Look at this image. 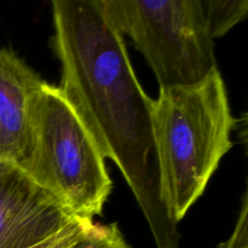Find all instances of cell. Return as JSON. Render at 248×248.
I'll return each mask as SVG.
<instances>
[{
  "mask_svg": "<svg viewBox=\"0 0 248 248\" xmlns=\"http://www.w3.org/2000/svg\"><path fill=\"white\" fill-rule=\"evenodd\" d=\"M58 89L132 190L157 248H179L164 201L152 123L153 99L138 82L124 36L103 0H50Z\"/></svg>",
  "mask_w": 248,
  "mask_h": 248,
  "instance_id": "obj_1",
  "label": "cell"
},
{
  "mask_svg": "<svg viewBox=\"0 0 248 248\" xmlns=\"http://www.w3.org/2000/svg\"><path fill=\"white\" fill-rule=\"evenodd\" d=\"M152 123L162 196L178 224L232 148L237 120L219 68L196 84L160 87Z\"/></svg>",
  "mask_w": 248,
  "mask_h": 248,
  "instance_id": "obj_2",
  "label": "cell"
},
{
  "mask_svg": "<svg viewBox=\"0 0 248 248\" xmlns=\"http://www.w3.org/2000/svg\"><path fill=\"white\" fill-rule=\"evenodd\" d=\"M69 248H131L118 224H94Z\"/></svg>",
  "mask_w": 248,
  "mask_h": 248,
  "instance_id": "obj_8",
  "label": "cell"
},
{
  "mask_svg": "<svg viewBox=\"0 0 248 248\" xmlns=\"http://www.w3.org/2000/svg\"><path fill=\"white\" fill-rule=\"evenodd\" d=\"M75 219L23 170L0 161V248H31Z\"/></svg>",
  "mask_w": 248,
  "mask_h": 248,
  "instance_id": "obj_5",
  "label": "cell"
},
{
  "mask_svg": "<svg viewBox=\"0 0 248 248\" xmlns=\"http://www.w3.org/2000/svg\"><path fill=\"white\" fill-rule=\"evenodd\" d=\"M203 17L211 38H223L246 19L248 0H201Z\"/></svg>",
  "mask_w": 248,
  "mask_h": 248,
  "instance_id": "obj_7",
  "label": "cell"
},
{
  "mask_svg": "<svg viewBox=\"0 0 248 248\" xmlns=\"http://www.w3.org/2000/svg\"><path fill=\"white\" fill-rule=\"evenodd\" d=\"M93 225V222L75 219L72 224L68 225L65 229L58 232L55 236L50 237L46 241L36 245L31 248H69L72 247L79 239H81L87 230Z\"/></svg>",
  "mask_w": 248,
  "mask_h": 248,
  "instance_id": "obj_9",
  "label": "cell"
},
{
  "mask_svg": "<svg viewBox=\"0 0 248 248\" xmlns=\"http://www.w3.org/2000/svg\"><path fill=\"white\" fill-rule=\"evenodd\" d=\"M220 248H248V194L247 191L242 198V205L240 208L239 218L234 228L232 236Z\"/></svg>",
  "mask_w": 248,
  "mask_h": 248,
  "instance_id": "obj_10",
  "label": "cell"
},
{
  "mask_svg": "<svg viewBox=\"0 0 248 248\" xmlns=\"http://www.w3.org/2000/svg\"><path fill=\"white\" fill-rule=\"evenodd\" d=\"M44 80L14 51L0 48V161L23 169L35 140V107Z\"/></svg>",
  "mask_w": 248,
  "mask_h": 248,
  "instance_id": "obj_6",
  "label": "cell"
},
{
  "mask_svg": "<svg viewBox=\"0 0 248 248\" xmlns=\"http://www.w3.org/2000/svg\"><path fill=\"white\" fill-rule=\"evenodd\" d=\"M103 4L119 33L132 39L160 87L196 84L218 68L201 0H103Z\"/></svg>",
  "mask_w": 248,
  "mask_h": 248,
  "instance_id": "obj_4",
  "label": "cell"
},
{
  "mask_svg": "<svg viewBox=\"0 0 248 248\" xmlns=\"http://www.w3.org/2000/svg\"><path fill=\"white\" fill-rule=\"evenodd\" d=\"M103 155L57 86L44 81L35 107V140L23 171L75 218L102 215L113 183Z\"/></svg>",
  "mask_w": 248,
  "mask_h": 248,
  "instance_id": "obj_3",
  "label": "cell"
}]
</instances>
